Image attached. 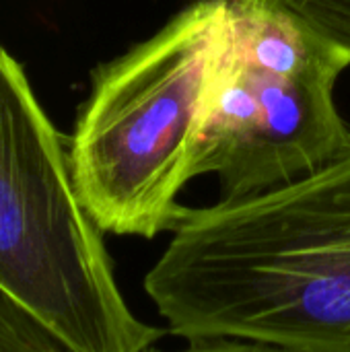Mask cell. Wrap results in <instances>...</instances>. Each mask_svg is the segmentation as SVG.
Returning a JSON list of instances; mask_svg holds the SVG:
<instances>
[{
	"mask_svg": "<svg viewBox=\"0 0 350 352\" xmlns=\"http://www.w3.org/2000/svg\"><path fill=\"white\" fill-rule=\"evenodd\" d=\"M144 276L167 332L350 352V153L291 184L186 208Z\"/></svg>",
	"mask_w": 350,
	"mask_h": 352,
	"instance_id": "1",
	"label": "cell"
},
{
	"mask_svg": "<svg viewBox=\"0 0 350 352\" xmlns=\"http://www.w3.org/2000/svg\"><path fill=\"white\" fill-rule=\"evenodd\" d=\"M231 0H194L155 35L99 66L68 140L76 196L101 233L173 231L179 192L229 33Z\"/></svg>",
	"mask_w": 350,
	"mask_h": 352,
	"instance_id": "2",
	"label": "cell"
},
{
	"mask_svg": "<svg viewBox=\"0 0 350 352\" xmlns=\"http://www.w3.org/2000/svg\"><path fill=\"white\" fill-rule=\"evenodd\" d=\"M62 140L0 43V289L70 352H146L167 330L126 303Z\"/></svg>",
	"mask_w": 350,
	"mask_h": 352,
	"instance_id": "3",
	"label": "cell"
},
{
	"mask_svg": "<svg viewBox=\"0 0 350 352\" xmlns=\"http://www.w3.org/2000/svg\"><path fill=\"white\" fill-rule=\"evenodd\" d=\"M350 58L272 10L231 2L194 148L192 175H217L221 200L301 179L350 153L334 87Z\"/></svg>",
	"mask_w": 350,
	"mask_h": 352,
	"instance_id": "4",
	"label": "cell"
},
{
	"mask_svg": "<svg viewBox=\"0 0 350 352\" xmlns=\"http://www.w3.org/2000/svg\"><path fill=\"white\" fill-rule=\"evenodd\" d=\"M278 12L303 25L350 58V0H231Z\"/></svg>",
	"mask_w": 350,
	"mask_h": 352,
	"instance_id": "5",
	"label": "cell"
},
{
	"mask_svg": "<svg viewBox=\"0 0 350 352\" xmlns=\"http://www.w3.org/2000/svg\"><path fill=\"white\" fill-rule=\"evenodd\" d=\"M0 352H70L27 307L0 289Z\"/></svg>",
	"mask_w": 350,
	"mask_h": 352,
	"instance_id": "6",
	"label": "cell"
},
{
	"mask_svg": "<svg viewBox=\"0 0 350 352\" xmlns=\"http://www.w3.org/2000/svg\"><path fill=\"white\" fill-rule=\"evenodd\" d=\"M179 352H281L272 351V349H264V346H256V344H245V342H200V344H188V349Z\"/></svg>",
	"mask_w": 350,
	"mask_h": 352,
	"instance_id": "7",
	"label": "cell"
},
{
	"mask_svg": "<svg viewBox=\"0 0 350 352\" xmlns=\"http://www.w3.org/2000/svg\"><path fill=\"white\" fill-rule=\"evenodd\" d=\"M146 352H161V351H157V349L153 346V349H149V351H146Z\"/></svg>",
	"mask_w": 350,
	"mask_h": 352,
	"instance_id": "8",
	"label": "cell"
}]
</instances>
